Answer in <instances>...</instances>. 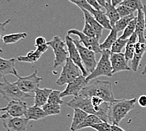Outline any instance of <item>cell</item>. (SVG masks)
<instances>
[{"label":"cell","mask_w":146,"mask_h":131,"mask_svg":"<svg viewBox=\"0 0 146 131\" xmlns=\"http://www.w3.org/2000/svg\"><path fill=\"white\" fill-rule=\"evenodd\" d=\"M136 17L134 19L132 20L131 22L129 23V25L123 30V32L119 38L123 39V40H128L130 37H131L133 33L135 32V28H136Z\"/></svg>","instance_id":"obj_30"},{"label":"cell","mask_w":146,"mask_h":131,"mask_svg":"<svg viewBox=\"0 0 146 131\" xmlns=\"http://www.w3.org/2000/svg\"><path fill=\"white\" fill-rule=\"evenodd\" d=\"M68 35H74L80 38V42L83 44L85 47L88 49L93 51L95 53H101L102 50L100 49L99 40L96 37H90L77 29H71L68 31Z\"/></svg>","instance_id":"obj_10"},{"label":"cell","mask_w":146,"mask_h":131,"mask_svg":"<svg viewBox=\"0 0 146 131\" xmlns=\"http://www.w3.org/2000/svg\"><path fill=\"white\" fill-rule=\"evenodd\" d=\"M102 122L103 121L98 117H97L96 115L93 114H88V115L84 120L83 122L78 126L77 130L84 129V128L91 127L92 125Z\"/></svg>","instance_id":"obj_28"},{"label":"cell","mask_w":146,"mask_h":131,"mask_svg":"<svg viewBox=\"0 0 146 131\" xmlns=\"http://www.w3.org/2000/svg\"><path fill=\"white\" fill-rule=\"evenodd\" d=\"M110 61L113 69V74L123 71H130L131 68L128 65L125 54L123 53H111Z\"/></svg>","instance_id":"obj_14"},{"label":"cell","mask_w":146,"mask_h":131,"mask_svg":"<svg viewBox=\"0 0 146 131\" xmlns=\"http://www.w3.org/2000/svg\"><path fill=\"white\" fill-rule=\"evenodd\" d=\"M118 32L116 30V29L115 27H113L105 41L100 45L102 51L111 49L112 45L115 43V42L118 39Z\"/></svg>","instance_id":"obj_26"},{"label":"cell","mask_w":146,"mask_h":131,"mask_svg":"<svg viewBox=\"0 0 146 131\" xmlns=\"http://www.w3.org/2000/svg\"><path fill=\"white\" fill-rule=\"evenodd\" d=\"M88 83V81L86 80V77L84 76L83 75L80 76L76 80L68 84L65 90L60 93V97L63 98L70 95L79 96L82 90L87 86Z\"/></svg>","instance_id":"obj_12"},{"label":"cell","mask_w":146,"mask_h":131,"mask_svg":"<svg viewBox=\"0 0 146 131\" xmlns=\"http://www.w3.org/2000/svg\"><path fill=\"white\" fill-rule=\"evenodd\" d=\"M29 106L27 103L24 101H11L9 102L7 106L5 108H1V112L6 113L12 117H22L25 116Z\"/></svg>","instance_id":"obj_13"},{"label":"cell","mask_w":146,"mask_h":131,"mask_svg":"<svg viewBox=\"0 0 146 131\" xmlns=\"http://www.w3.org/2000/svg\"><path fill=\"white\" fill-rule=\"evenodd\" d=\"M105 9L106 15H107L108 19L110 20V22L111 26L113 28V27H115L116 22L120 18V15L117 10V8L113 7L111 4L106 3Z\"/></svg>","instance_id":"obj_25"},{"label":"cell","mask_w":146,"mask_h":131,"mask_svg":"<svg viewBox=\"0 0 146 131\" xmlns=\"http://www.w3.org/2000/svg\"><path fill=\"white\" fill-rule=\"evenodd\" d=\"M0 119L7 131H26L29 120L26 117H12L5 113Z\"/></svg>","instance_id":"obj_9"},{"label":"cell","mask_w":146,"mask_h":131,"mask_svg":"<svg viewBox=\"0 0 146 131\" xmlns=\"http://www.w3.org/2000/svg\"><path fill=\"white\" fill-rule=\"evenodd\" d=\"M48 45L46 44L41 46L36 47L35 51H30L27 53L26 56H20L17 57V60L19 62L28 63L33 64L38 61L42 54L45 53L48 49Z\"/></svg>","instance_id":"obj_15"},{"label":"cell","mask_w":146,"mask_h":131,"mask_svg":"<svg viewBox=\"0 0 146 131\" xmlns=\"http://www.w3.org/2000/svg\"><path fill=\"white\" fill-rule=\"evenodd\" d=\"M60 93H61V91L59 90H52L50 94L49 97H48L47 103L62 105L63 103V100L60 97Z\"/></svg>","instance_id":"obj_34"},{"label":"cell","mask_w":146,"mask_h":131,"mask_svg":"<svg viewBox=\"0 0 146 131\" xmlns=\"http://www.w3.org/2000/svg\"><path fill=\"white\" fill-rule=\"evenodd\" d=\"M42 109L45 112L47 116L49 115H58L60 112V105L53 104V103H47L44 106H42Z\"/></svg>","instance_id":"obj_31"},{"label":"cell","mask_w":146,"mask_h":131,"mask_svg":"<svg viewBox=\"0 0 146 131\" xmlns=\"http://www.w3.org/2000/svg\"><path fill=\"white\" fill-rule=\"evenodd\" d=\"M106 2L107 3L111 4V0H106Z\"/></svg>","instance_id":"obj_48"},{"label":"cell","mask_w":146,"mask_h":131,"mask_svg":"<svg viewBox=\"0 0 146 131\" xmlns=\"http://www.w3.org/2000/svg\"><path fill=\"white\" fill-rule=\"evenodd\" d=\"M136 98L116 100L110 103L108 112V122L119 126L120 122L135 108Z\"/></svg>","instance_id":"obj_2"},{"label":"cell","mask_w":146,"mask_h":131,"mask_svg":"<svg viewBox=\"0 0 146 131\" xmlns=\"http://www.w3.org/2000/svg\"><path fill=\"white\" fill-rule=\"evenodd\" d=\"M81 10L83 11L84 14V22L88 23L91 27H92V28L94 29L96 33V38L98 39V40H100V38H101L102 36L103 30L104 29V28L97 22L95 17L93 16V15L91 14L90 11H88L86 10H84V9Z\"/></svg>","instance_id":"obj_19"},{"label":"cell","mask_w":146,"mask_h":131,"mask_svg":"<svg viewBox=\"0 0 146 131\" xmlns=\"http://www.w3.org/2000/svg\"><path fill=\"white\" fill-rule=\"evenodd\" d=\"M143 11L144 13V21H145V28L146 29V6L144 5V8H143Z\"/></svg>","instance_id":"obj_46"},{"label":"cell","mask_w":146,"mask_h":131,"mask_svg":"<svg viewBox=\"0 0 146 131\" xmlns=\"http://www.w3.org/2000/svg\"><path fill=\"white\" fill-rule=\"evenodd\" d=\"M135 16L134 14H132L128 16L120 18L116 22L115 25V28L116 29L117 31L119 32L120 31H123L126 28L127 26L129 25V23L131 22L132 20L134 19Z\"/></svg>","instance_id":"obj_29"},{"label":"cell","mask_w":146,"mask_h":131,"mask_svg":"<svg viewBox=\"0 0 146 131\" xmlns=\"http://www.w3.org/2000/svg\"><path fill=\"white\" fill-rule=\"evenodd\" d=\"M65 42L66 46L68 47L69 57H70V59L72 61L75 65H76L80 68L82 72V75H83L85 77H87L89 74H88L86 69L84 68L80 53H79L73 39L67 34V35L65 37Z\"/></svg>","instance_id":"obj_11"},{"label":"cell","mask_w":146,"mask_h":131,"mask_svg":"<svg viewBox=\"0 0 146 131\" xmlns=\"http://www.w3.org/2000/svg\"><path fill=\"white\" fill-rule=\"evenodd\" d=\"M111 51L105 49L102 51V56L99 62L94 71L86 77L87 81L89 82L100 76L111 77L113 75V69L110 61Z\"/></svg>","instance_id":"obj_4"},{"label":"cell","mask_w":146,"mask_h":131,"mask_svg":"<svg viewBox=\"0 0 146 131\" xmlns=\"http://www.w3.org/2000/svg\"><path fill=\"white\" fill-rule=\"evenodd\" d=\"M82 32L86 35L90 37H96L95 30H94V29L92 28V27H91L89 23L86 22H84V25L83 29L82 30Z\"/></svg>","instance_id":"obj_38"},{"label":"cell","mask_w":146,"mask_h":131,"mask_svg":"<svg viewBox=\"0 0 146 131\" xmlns=\"http://www.w3.org/2000/svg\"><path fill=\"white\" fill-rule=\"evenodd\" d=\"M46 117H47V115L42 108L35 105L29 106L25 115V117L29 120L36 121Z\"/></svg>","instance_id":"obj_21"},{"label":"cell","mask_w":146,"mask_h":131,"mask_svg":"<svg viewBox=\"0 0 146 131\" xmlns=\"http://www.w3.org/2000/svg\"><path fill=\"white\" fill-rule=\"evenodd\" d=\"M128 40H123L120 38H118L117 40L111 47V53H120L121 50L126 46Z\"/></svg>","instance_id":"obj_33"},{"label":"cell","mask_w":146,"mask_h":131,"mask_svg":"<svg viewBox=\"0 0 146 131\" xmlns=\"http://www.w3.org/2000/svg\"><path fill=\"white\" fill-rule=\"evenodd\" d=\"M88 115V114L80 108H74V114L72 120V122L70 127L71 131H77L78 126L83 122L85 118Z\"/></svg>","instance_id":"obj_23"},{"label":"cell","mask_w":146,"mask_h":131,"mask_svg":"<svg viewBox=\"0 0 146 131\" xmlns=\"http://www.w3.org/2000/svg\"><path fill=\"white\" fill-rule=\"evenodd\" d=\"M111 124L108 122H102L92 125L90 128H92L96 131H111Z\"/></svg>","instance_id":"obj_35"},{"label":"cell","mask_w":146,"mask_h":131,"mask_svg":"<svg viewBox=\"0 0 146 131\" xmlns=\"http://www.w3.org/2000/svg\"><path fill=\"white\" fill-rule=\"evenodd\" d=\"M146 51V42H137L135 45V53L132 59L131 60V69L133 71L137 72L141 65V61Z\"/></svg>","instance_id":"obj_16"},{"label":"cell","mask_w":146,"mask_h":131,"mask_svg":"<svg viewBox=\"0 0 146 131\" xmlns=\"http://www.w3.org/2000/svg\"><path fill=\"white\" fill-rule=\"evenodd\" d=\"M111 131H126V130H125L124 129H123L122 128H121L120 127H119V126H118V125L111 124Z\"/></svg>","instance_id":"obj_43"},{"label":"cell","mask_w":146,"mask_h":131,"mask_svg":"<svg viewBox=\"0 0 146 131\" xmlns=\"http://www.w3.org/2000/svg\"><path fill=\"white\" fill-rule=\"evenodd\" d=\"M136 28L135 33L138 35L139 42H146V37L144 36L145 30V21L144 13L142 9H140L137 11V15L136 16Z\"/></svg>","instance_id":"obj_18"},{"label":"cell","mask_w":146,"mask_h":131,"mask_svg":"<svg viewBox=\"0 0 146 131\" xmlns=\"http://www.w3.org/2000/svg\"><path fill=\"white\" fill-rule=\"evenodd\" d=\"M96 1L98 3L99 5L101 6L102 8H105L106 3V0H96Z\"/></svg>","instance_id":"obj_45"},{"label":"cell","mask_w":146,"mask_h":131,"mask_svg":"<svg viewBox=\"0 0 146 131\" xmlns=\"http://www.w3.org/2000/svg\"><path fill=\"white\" fill-rule=\"evenodd\" d=\"M120 5L126 6L133 11H138L140 9L144 8L142 0H124Z\"/></svg>","instance_id":"obj_32"},{"label":"cell","mask_w":146,"mask_h":131,"mask_svg":"<svg viewBox=\"0 0 146 131\" xmlns=\"http://www.w3.org/2000/svg\"><path fill=\"white\" fill-rule=\"evenodd\" d=\"M15 76L17 77L18 80L15 83L21 90L27 93H35L40 82L43 80L42 78L38 76L36 70L27 76L22 77L18 74Z\"/></svg>","instance_id":"obj_7"},{"label":"cell","mask_w":146,"mask_h":131,"mask_svg":"<svg viewBox=\"0 0 146 131\" xmlns=\"http://www.w3.org/2000/svg\"><path fill=\"white\" fill-rule=\"evenodd\" d=\"M0 95L7 101H24L28 98H32L34 96L29 93L23 92L16 83H10L3 78V82H0Z\"/></svg>","instance_id":"obj_3"},{"label":"cell","mask_w":146,"mask_h":131,"mask_svg":"<svg viewBox=\"0 0 146 131\" xmlns=\"http://www.w3.org/2000/svg\"><path fill=\"white\" fill-rule=\"evenodd\" d=\"M47 44L52 49L54 54V68L64 65L69 56L68 51H66L65 48L66 42L58 35H55L51 41L47 42Z\"/></svg>","instance_id":"obj_5"},{"label":"cell","mask_w":146,"mask_h":131,"mask_svg":"<svg viewBox=\"0 0 146 131\" xmlns=\"http://www.w3.org/2000/svg\"><path fill=\"white\" fill-rule=\"evenodd\" d=\"M117 10L118 12V13L120 15V18L126 17V16H128V15H130L132 14H134V12H135L133 10H132L130 8L126 7V6L122 5H118V7H117Z\"/></svg>","instance_id":"obj_36"},{"label":"cell","mask_w":146,"mask_h":131,"mask_svg":"<svg viewBox=\"0 0 146 131\" xmlns=\"http://www.w3.org/2000/svg\"><path fill=\"white\" fill-rule=\"evenodd\" d=\"M0 53H3V51H2V49H1V48H0Z\"/></svg>","instance_id":"obj_49"},{"label":"cell","mask_w":146,"mask_h":131,"mask_svg":"<svg viewBox=\"0 0 146 131\" xmlns=\"http://www.w3.org/2000/svg\"><path fill=\"white\" fill-rule=\"evenodd\" d=\"M15 59H5L0 57V77H5L8 74L16 76L18 72L15 68Z\"/></svg>","instance_id":"obj_17"},{"label":"cell","mask_w":146,"mask_h":131,"mask_svg":"<svg viewBox=\"0 0 146 131\" xmlns=\"http://www.w3.org/2000/svg\"><path fill=\"white\" fill-rule=\"evenodd\" d=\"M10 22L11 20L8 19L4 22H0V41H1V40L3 39V37L5 35V33H6V30L5 29V26L7 25Z\"/></svg>","instance_id":"obj_39"},{"label":"cell","mask_w":146,"mask_h":131,"mask_svg":"<svg viewBox=\"0 0 146 131\" xmlns=\"http://www.w3.org/2000/svg\"><path fill=\"white\" fill-rule=\"evenodd\" d=\"M82 74L80 68L73 63L72 61L68 57L64 65L62 66V71L56 83L58 86H62L68 84L76 80Z\"/></svg>","instance_id":"obj_6"},{"label":"cell","mask_w":146,"mask_h":131,"mask_svg":"<svg viewBox=\"0 0 146 131\" xmlns=\"http://www.w3.org/2000/svg\"><path fill=\"white\" fill-rule=\"evenodd\" d=\"M47 42L45 39L44 37H36L35 41V45L36 47H38V46H41V45H43L44 44H46Z\"/></svg>","instance_id":"obj_41"},{"label":"cell","mask_w":146,"mask_h":131,"mask_svg":"<svg viewBox=\"0 0 146 131\" xmlns=\"http://www.w3.org/2000/svg\"><path fill=\"white\" fill-rule=\"evenodd\" d=\"M90 12L93 15V16L95 17L96 20L103 28L109 30H111L112 29L110 22V20L108 19L107 15H106L105 11H103L102 10H97L92 8Z\"/></svg>","instance_id":"obj_22"},{"label":"cell","mask_w":146,"mask_h":131,"mask_svg":"<svg viewBox=\"0 0 146 131\" xmlns=\"http://www.w3.org/2000/svg\"><path fill=\"white\" fill-rule=\"evenodd\" d=\"M73 41H74L76 46L79 53H80L84 68L88 74H90L95 70L97 63H98L96 61V53L93 51L88 49V48L83 46L78 40L73 39Z\"/></svg>","instance_id":"obj_8"},{"label":"cell","mask_w":146,"mask_h":131,"mask_svg":"<svg viewBox=\"0 0 146 131\" xmlns=\"http://www.w3.org/2000/svg\"><path fill=\"white\" fill-rule=\"evenodd\" d=\"M27 33L26 32H21L16 33H11V34H7L3 37L2 41L4 44L10 45L15 44L22 39L27 38Z\"/></svg>","instance_id":"obj_27"},{"label":"cell","mask_w":146,"mask_h":131,"mask_svg":"<svg viewBox=\"0 0 146 131\" xmlns=\"http://www.w3.org/2000/svg\"><path fill=\"white\" fill-rule=\"evenodd\" d=\"M138 41V35L135 32L128 39V42L125 46V51L124 53L125 58L128 61L132 59L135 53V45Z\"/></svg>","instance_id":"obj_24"},{"label":"cell","mask_w":146,"mask_h":131,"mask_svg":"<svg viewBox=\"0 0 146 131\" xmlns=\"http://www.w3.org/2000/svg\"><path fill=\"white\" fill-rule=\"evenodd\" d=\"M0 112H1V108H0ZM1 114H0V117H1Z\"/></svg>","instance_id":"obj_50"},{"label":"cell","mask_w":146,"mask_h":131,"mask_svg":"<svg viewBox=\"0 0 146 131\" xmlns=\"http://www.w3.org/2000/svg\"><path fill=\"white\" fill-rule=\"evenodd\" d=\"M86 1L88 4H89L91 7H93L94 9L97 10H101L102 7L99 5L96 0H86Z\"/></svg>","instance_id":"obj_40"},{"label":"cell","mask_w":146,"mask_h":131,"mask_svg":"<svg viewBox=\"0 0 146 131\" xmlns=\"http://www.w3.org/2000/svg\"><path fill=\"white\" fill-rule=\"evenodd\" d=\"M137 102L139 103V105L141 106V107H146V95H142L141 96H140L137 100Z\"/></svg>","instance_id":"obj_42"},{"label":"cell","mask_w":146,"mask_h":131,"mask_svg":"<svg viewBox=\"0 0 146 131\" xmlns=\"http://www.w3.org/2000/svg\"><path fill=\"white\" fill-rule=\"evenodd\" d=\"M124 0H111V5L115 7H118L122 3Z\"/></svg>","instance_id":"obj_44"},{"label":"cell","mask_w":146,"mask_h":131,"mask_svg":"<svg viewBox=\"0 0 146 131\" xmlns=\"http://www.w3.org/2000/svg\"><path fill=\"white\" fill-rule=\"evenodd\" d=\"M68 1L78 6L81 10L84 9V10H86L88 11H90L91 10V8H93L88 3L86 0H68Z\"/></svg>","instance_id":"obj_37"},{"label":"cell","mask_w":146,"mask_h":131,"mask_svg":"<svg viewBox=\"0 0 146 131\" xmlns=\"http://www.w3.org/2000/svg\"><path fill=\"white\" fill-rule=\"evenodd\" d=\"M53 90L49 88H39L35 91L34 96V103L36 106L42 107L48 102V99L50 94Z\"/></svg>","instance_id":"obj_20"},{"label":"cell","mask_w":146,"mask_h":131,"mask_svg":"<svg viewBox=\"0 0 146 131\" xmlns=\"http://www.w3.org/2000/svg\"><path fill=\"white\" fill-rule=\"evenodd\" d=\"M142 74H143V75L146 74V65L144 66V69H143V71L142 72Z\"/></svg>","instance_id":"obj_47"},{"label":"cell","mask_w":146,"mask_h":131,"mask_svg":"<svg viewBox=\"0 0 146 131\" xmlns=\"http://www.w3.org/2000/svg\"><path fill=\"white\" fill-rule=\"evenodd\" d=\"M79 95L84 98L98 96L105 102L109 103H112L116 100L114 97L111 83L110 81L96 80L92 84L84 87Z\"/></svg>","instance_id":"obj_1"}]
</instances>
